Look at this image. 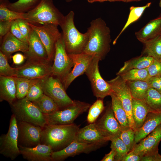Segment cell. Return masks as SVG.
<instances>
[{
  "label": "cell",
  "mask_w": 161,
  "mask_h": 161,
  "mask_svg": "<svg viewBox=\"0 0 161 161\" xmlns=\"http://www.w3.org/2000/svg\"><path fill=\"white\" fill-rule=\"evenodd\" d=\"M87 31L89 38L83 52L97 57L101 60L110 49V29L102 18H98L91 21Z\"/></svg>",
  "instance_id": "1"
},
{
  "label": "cell",
  "mask_w": 161,
  "mask_h": 161,
  "mask_svg": "<svg viewBox=\"0 0 161 161\" xmlns=\"http://www.w3.org/2000/svg\"><path fill=\"white\" fill-rule=\"evenodd\" d=\"M79 126L69 124H46L42 128L41 143L50 146L53 151L60 150L74 139Z\"/></svg>",
  "instance_id": "2"
},
{
  "label": "cell",
  "mask_w": 161,
  "mask_h": 161,
  "mask_svg": "<svg viewBox=\"0 0 161 161\" xmlns=\"http://www.w3.org/2000/svg\"><path fill=\"white\" fill-rule=\"evenodd\" d=\"M75 14L71 11L66 16L60 26L62 29V38L68 54H76L83 52L89 38L87 31L83 33L76 28L74 22Z\"/></svg>",
  "instance_id": "3"
},
{
  "label": "cell",
  "mask_w": 161,
  "mask_h": 161,
  "mask_svg": "<svg viewBox=\"0 0 161 161\" xmlns=\"http://www.w3.org/2000/svg\"><path fill=\"white\" fill-rule=\"evenodd\" d=\"M52 0H42L35 8L24 13V18L35 25L54 24L60 26L64 17Z\"/></svg>",
  "instance_id": "4"
},
{
  "label": "cell",
  "mask_w": 161,
  "mask_h": 161,
  "mask_svg": "<svg viewBox=\"0 0 161 161\" xmlns=\"http://www.w3.org/2000/svg\"><path fill=\"white\" fill-rule=\"evenodd\" d=\"M10 106L13 114L17 121L27 122L42 128L47 124L44 114L26 97L17 99Z\"/></svg>",
  "instance_id": "5"
},
{
  "label": "cell",
  "mask_w": 161,
  "mask_h": 161,
  "mask_svg": "<svg viewBox=\"0 0 161 161\" xmlns=\"http://www.w3.org/2000/svg\"><path fill=\"white\" fill-rule=\"evenodd\" d=\"M91 105L79 100H74L73 103L63 109H60L49 114H44L47 124H69L80 114L86 112Z\"/></svg>",
  "instance_id": "6"
},
{
  "label": "cell",
  "mask_w": 161,
  "mask_h": 161,
  "mask_svg": "<svg viewBox=\"0 0 161 161\" xmlns=\"http://www.w3.org/2000/svg\"><path fill=\"white\" fill-rule=\"evenodd\" d=\"M44 93L55 102L59 109L72 104V100L66 94L61 80L52 75L41 79Z\"/></svg>",
  "instance_id": "7"
},
{
  "label": "cell",
  "mask_w": 161,
  "mask_h": 161,
  "mask_svg": "<svg viewBox=\"0 0 161 161\" xmlns=\"http://www.w3.org/2000/svg\"><path fill=\"white\" fill-rule=\"evenodd\" d=\"M17 120L13 114L11 117L8 130L0 137V154L11 160L20 154L18 145V129Z\"/></svg>",
  "instance_id": "8"
},
{
  "label": "cell",
  "mask_w": 161,
  "mask_h": 161,
  "mask_svg": "<svg viewBox=\"0 0 161 161\" xmlns=\"http://www.w3.org/2000/svg\"><path fill=\"white\" fill-rule=\"evenodd\" d=\"M54 60L52 66V75L62 82L70 73L74 65L72 59L66 51L62 34L56 44Z\"/></svg>",
  "instance_id": "9"
},
{
  "label": "cell",
  "mask_w": 161,
  "mask_h": 161,
  "mask_svg": "<svg viewBox=\"0 0 161 161\" xmlns=\"http://www.w3.org/2000/svg\"><path fill=\"white\" fill-rule=\"evenodd\" d=\"M28 23L39 37L46 49L48 60L51 62L54 59L56 44L62 35L58 25L51 24L35 25Z\"/></svg>",
  "instance_id": "10"
},
{
  "label": "cell",
  "mask_w": 161,
  "mask_h": 161,
  "mask_svg": "<svg viewBox=\"0 0 161 161\" xmlns=\"http://www.w3.org/2000/svg\"><path fill=\"white\" fill-rule=\"evenodd\" d=\"M114 94L121 102L128 119L130 127L135 131L132 115V100L133 98L126 81L119 75L108 81Z\"/></svg>",
  "instance_id": "11"
},
{
  "label": "cell",
  "mask_w": 161,
  "mask_h": 161,
  "mask_svg": "<svg viewBox=\"0 0 161 161\" xmlns=\"http://www.w3.org/2000/svg\"><path fill=\"white\" fill-rule=\"evenodd\" d=\"M100 61L99 58L95 56L85 73L90 82L94 95L98 98L103 99L110 96L112 91L109 83L100 74L98 66Z\"/></svg>",
  "instance_id": "12"
},
{
  "label": "cell",
  "mask_w": 161,
  "mask_h": 161,
  "mask_svg": "<svg viewBox=\"0 0 161 161\" xmlns=\"http://www.w3.org/2000/svg\"><path fill=\"white\" fill-rule=\"evenodd\" d=\"M49 62L27 60L23 66L16 68L15 77L30 79H42L52 75Z\"/></svg>",
  "instance_id": "13"
},
{
  "label": "cell",
  "mask_w": 161,
  "mask_h": 161,
  "mask_svg": "<svg viewBox=\"0 0 161 161\" xmlns=\"http://www.w3.org/2000/svg\"><path fill=\"white\" fill-rule=\"evenodd\" d=\"M17 122L18 145L31 148L41 143L42 127L26 122Z\"/></svg>",
  "instance_id": "14"
},
{
  "label": "cell",
  "mask_w": 161,
  "mask_h": 161,
  "mask_svg": "<svg viewBox=\"0 0 161 161\" xmlns=\"http://www.w3.org/2000/svg\"><path fill=\"white\" fill-rule=\"evenodd\" d=\"M73 62V68L62 82L66 90L77 77L85 73L95 56L84 52L68 54Z\"/></svg>",
  "instance_id": "15"
},
{
  "label": "cell",
  "mask_w": 161,
  "mask_h": 161,
  "mask_svg": "<svg viewBox=\"0 0 161 161\" xmlns=\"http://www.w3.org/2000/svg\"><path fill=\"white\" fill-rule=\"evenodd\" d=\"M103 144L86 143L73 140L64 148L53 151L52 155V161H61L69 157H73L82 153H88L95 151Z\"/></svg>",
  "instance_id": "16"
},
{
  "label": "cell",
  "mask_w": 161,
  "mask_h": 161,
  "mask_svg": "<svg viewBox=\"0 0 161 161\" xmlns=\"http://www.w3.org/2000/svg\"><path fill=\"white\" fill-rule=\"evenodd\" d=\"M161 140V124L145 137L135 144L131 150L141 157L158 152Z\"/></svg>",
  "instance_id": "17"
},
{
  "label": "cell",
  "mask_w": 161,
  "mask_h": 161,
  "mask_svg": "<svg viewBox=\"0 0 161 161\" xmlns=\"http://www.w3.org/2000/svg\"><path fill=\"white\" fill-rule=\"evenodd\" d=\"M95 123L109 141L114 137H119L122 131L120 125L115 117L111 105Z\"/></svg>",
  "instance_id": "18"
},
{
  "label": "cell",
  "mask_w": 161,
  "mask_h": 161,
  "mask_svg": "<svg viewBox=\"0 0 161 161\" xmlns=\"http://www.w3.org/2000/svg\"><path fill=\"white\" fill-rule=\"evenodd\" d=\"M28 44V50L24 53L27 60L49 62L45 47L37 34L31 27Z\"/></svg>",
  "instance_id": "19"
},
{
  "label": "cell",
  "mask_w": 161,
  "mask_h": 161,
  "mask_svg": "<svg viewBox=\"0 0 161 161\" xmlns=\"http://www.w3.org/2000/svg\"><path fill=\"white\" fill-rule=\"evenodd\" d=\"M74 140L84 143L102 144L109 141L97 127L95 122L79 129Z\"/></svg>",
  "instance_id": "20"
},
{
  "label": "cell",
  "mask_w": 161,
  "mask_h": 161,
  "mask_svg": "<svg viewBox=\"0 0 161 161\" xmlns=\"http://www.w3.org/2000/svg\"><path fill=\"white\" fill-rule=\"evenodd\" d=\"M20 154L29 161H52V155L53 152L51 147L40 143L29 148L18 145Z\"/></svg>",
  "instance_id": "21"
},
{
  "label": "cell",
  "mask_w": 161,
  "mask_h": 161,
  "mask_svg": "<svg viewBox=\"0 0 161 161\" xmlns=\"http://www.w3.org/2000/svg\"><path fill=\"white\" fill-rule=\"evenodd\" d=\"M1 42L0 51L8 59L11 58L12 54L15 52L20 51L24 53L28 50V43L18 39L10 31L3 37Z\"/></svg>",
  "instance_id": "22"
},
{
  "label": "cell",
  "mask_w": 161,
  "mask_h": 161,
  "mask_svg": "<svg viewBox=\"0 0 161 161\" xmlns=\"http://www.w3.org/2000/svg\"><path fill=\"white\" fill-rule=\"evenodd\" d=\"M161 35V15L150 21L135 33L137 39L143 44Z\"/></svg>",
  "instance_id": "23"
},
{
  "label": "cell",
  "mask_w": 161,
  "mask_h": 161,
  "mask_svg": "<svg viewBox=\"0 0 161 161\" xmlns=\"http://www.w3.org/2000/svg\"><path fill=\"white\" fill-rule=\"evenodd\" d=\"M161 124V112L149 113L142 126L135 131V145Z\"/></svg>",
  "instance_id": "24"
},
{
  "label": "cell",
  "mask_w": 161,
  "mask_h": 161,
  "mask_svg": "<svg viewBox=\"0 0 161 161\" xmlns=\"http://www.w3.org/2000/svg\"><path fill=\"white\" fill-rule=\"evenodd\" d=\"M17 99L13 77L0 76V101H7L10 105Z\"/></svg>",
  "instance_id": "25"
},
{
  "label": "cell",
  "mask_w": 161,
  "mask_h": 161,
  "mask_svg": "<svg viewBox=\"0 0 161 161\" xmlns=\"http://www.w3.org/2000/svg\"><path fill=\"white\" fill-rule=\"evenodd\" d=\"M132 111L136 131L142 126L150 112L143 100L134 98L132 100Z\"/></svg>",
  "instance_id": "26"
},
{
  "label": "cell",
  "mask_w": 161,
  "mask_h": 161,
  "mask_svg": "<svg viewBox=\"0 0 161 161\" xmlns=\"http://www.w3.org/2000/svg\"><path fill=\"white\" fill-rule=\"evenodd\" d=\"M111 98V106L115 117L120 125L122 130L130 127L126 113L122 103L112 92L110 95Z\"/></svg>",
  "instance_id": "27"
},
{
  "label": "cell",
  "mask_w": 161,
  "mask_h": 161,
  "mask_svg": "<svg viewBox=\"0 0 161 161\" xmlns=\"http://www.w3.org/2000/svg\"><path fill=\"white\" fill-rule=\"evenodd\" d=\"M154 59L151 57L142 55L125 61L124 65L117 73L119 75L132 69H143L148 67Z\"/></svg>",
  "instance_id": "28"
},
{
  "label": "cell",
  "mask_w": 161,
  "mask_h": 161,
  "mask_svg": "<svg viewBox=\"0 0 161 161\" xmlns=\"http://www.w3.org/2000/svg\"><path fill=\"white\" fill-rule=\"evenodd\" d=\"M143 100L150 112H161V93L150 87Z\"/></svg>",
  "instance_id": "29"
},
{
  "label": "cell",
  "mask_w": 161,
  "mask_h": 161,
  "mask_svg": "<svg viewBox=\"0 0 161 161\" xmlns=\"http://www.w3.org/2000/svg\"><path fill=\"white\" fill-rule=\"evenodd\" d=\"M142 55L149 56L154 59L161 60V35L143 44Z\"/></svg>",
  "instance_id": "30"
},
{
  "label": "cell",
  "mask_w": 161,
  "mask_h": 161,
  "mask_svg": "<svg viewBox=\"0 0 161 161\" xmlns=\"http://www.w3.org/2000/svg\"><path fill=\"white\" fill-rule=\"evenodd\" d=\"M133 98L143 100L148 89L151 87L148 81H127Z\"/></svg>",
  "instance_id": "31"
},
{
  "label": "cell",
  "mask_w": 161,
  "mask_h": 161,
  "mask_svg": "<svg viewBox=\"0 0 161 161\" xmlns=\"http://www.w3.org/2000/svg\"><path fill=\"white\" fill-rule=\"evenodd\" d=\"M42 0H18L13 3L8 0L7 7L10 10L19 13H26L37 7Z\"/></svg>",
  "instance_id": "32"
},
{
  "label": "cell",
  "mask_w": 161,
  "mask_h": 161,
  "mask_svg": "<svg viewBox=\"0 0 161 161\" xmlns=\"http://www.w3.org/2000/svg\"><path fill=\"white\" fill-rule=\"evenodd\" d=\"M33 103L44 114H51L59 109L53 100L44 93Z\"/></svg>",
  "instance_id": "33"
},
{
  "label": "cell",
  "mask_w": 161,
  "mask_h": 161,
  "mask_svg": "<svg viewBox=\"0 0 161 161\" xmlns=\"http://www.w3.org/2000/svg\"><path fill=\"white\" fill-rule=\"evenodd\" d=\"M151 3V2H149L143 6H132L130 8L129 13L127 21L121 31L113 41V44H114L116 43L120 35L128 26L140 18L145 10L150 6Z\"/></svg>",
  "instance_id": "34"
},
{
  "label": "cell",
  "mask_w": 161,
  "mask_h": 161,
  "mask_svg": "<svg viewBox=\"0 0 161 161\" xmlns=\"http://www.w3.org/2000/svg\"><path fill=\"white\" fill-rule=\"evenodd\" d=\"M118 75L126 81H148L150 77L147 68L143 69H132Z\"/></svg>",
  "instance_id": "35"
},
{
  "label": "cell",
  "mask_w": 161,
  "mask_h": 161,
  "mask_svg": "<svg viewBox=\"0 0 161 161\" xmlns=\"http://www.w3.org/2000/svg\"><path fill=\"white\" fill-rule=\"evenodd\" d=\"M0 21H13L18 19H24V13L16 12L7 7L8 0H0Z\"/></svg>",
  "instance_id": "36"
},
{
  "label": "cell",
  "mask_w": 161,
  "mask_h": 161,
  "mask_svg": "<svg viewBox=\"0 0 161 161\" xmlns=\"http://www.w3.org/2000/svg\"><path fill=\"white\" fill-rule=\"evenodd\" d=\"M110 141L111 149L116 153L115 161H121L123 157L129 151V149L119 137L112 138Z\"/></svg>",
  "instance_id": "37"
},
{
  "label": "cell",
  "mask_w": 161,
  "mask_h": 161,
  "mask_svg": "<svg viewBox=\"0 0 161 161\" xmlns=\"http://www.w3.org/2000/svg\"><path fill=\"white\" fill-rule=\"evenodd\" d=\"M16 84V97L19 99L25 97L32 80L23 78L13 77Z\"/></svg>",
  "instance_id": "38"
},
{
  "label": "cell",
  "mask_w": 161,
  "mask_h": 161,
  "mask_svg": "<svg viewBox=\"0 0 161 161\" xmlns=\"http://www.w3.org/2000/svg\"><path fill=\"white\" fill-rule=\"evenodd\" d=\"M44 93L41 85V79H32L26 97L33 102Z\"/></svg>",
  "instance_id": "39"
},
{
  "label": "cell",
  "mask_w": 161,
  "mask_h": 161,
  "mask_svg": "<svg viewBox=\"0 0 161 161\" xmlns=\"http://www.w3.org/2000/svg\"><path fill=\"white\" fill-rule=\"evenodd\" d=\"M105 108L102 99H97L89 108L87 121L89 124L95 122Z\"/></svg>",
  "instance_id": "40"
},
{
  "label": "cell",
  "mask_w": 161,
  "mask_h": 161,
  "mask_svg": "<svg viewBox=\"0 0 161 161\" xmlns=\"http://www.w3.org/2000/svg\"><path fill=\"white\" fill-rule=\"evenodd\" d=\"M8 59L1 51H0V76L14 77L16 76V68L11 67Z\"/></svg>",
  "instance_id": "41"
},
{
  "label": "cell",
  "mask_w": 161,
  "mask_h": 161,
  "mask_svg": "<svg viewBox=\"0 0 161 161\" xmlns=\"http://www.w3.org/2000/svg\"><path fill=\"white\" fill-rule=\"evenodd\" d=\"M135 131L131 128L122 131L119 137L127 146L129 151L134 145Z\"/></svg>",
  "instance_id": "42"
},
{
  "label": "cell",
  "mask_w": 161,
  "mask_h": 161,
  "mask_svg": "<svg viewBox=\"0 0 161 161\" xmlns=\"http://www.w3.org/2000/svg\"><path fill=\"white\" fill-rule=\"evenodd\" d=\"M147 69L150 77L161 76V60L154 59Z\"/></svg>",
  "instance_id": "43"
},
{
  "label": "cell",
  "mask_w": 161,
  "mask_h": 161,
  "mask_svg": "<svg viewBox=\"0 0 161 161\" xmlns=\"http://www.w3.org/2000/svg\"><path fill=\"white\" fill-rule=\"evenodd\" d=\"M16 20L21 34L28 42L31 30V27L28 22L23 19H18Z\"/></svg>",
  "instance_id": "44"
},
{
  "label": "cell",
  "mask_w": 161,
  "mask_h": 161,
  "mask_svg": "<svg viewBox=\"0 0 161 161\" xmlns=\"http://www.w3.org/2000/svg\"><path fill=\"white\" fill-rule=\"evenodd\" d=\"M10 31L18 39L28 43L27 40L21 34L16 19L12 21Z\"/></svg>",
  "instance_id": "45"
},
{
  "label": "cell",
  "mask_w": 161,
  "mask_h": 161,
  "mask_svg": "<svg viewBox=\"0 0 161 161\" xmlns=\"http://www.w3.org/2000/svg\"><path fill=\"white\" fill-rule=\"evenodd\" d=\"M12 21H0V41L3 37L10 31Z\"/></svg>",
  "instance_id": "46"
},
{
  "label": "cell",
  "mask_w": 161,
  "mask_h": 161,
  "mask_svg": "<svg viewBox=\"0 0 161 161\" xmlns=\"http://www.w3.org/2000/svg\"><path fill=\"white\" fill-rule=\"evenodd\" d=\"M148 81L151 87H152L161 93V76L151 77Z\"/></svg>",
  "instance_id": "47"
},
{
  "label": "cell",
  "mask_w": 161,
  "mask_h": 161,
  "mask_svg": "<svg viewBox=\"0 0 161 161\" xmlns=\"http://www.w3.org/2000/svg\"><path fill=\"white\" fill-rule=\"evenodd\" d=\"M141 157L132 150L126 154L121 161H141Z\"/></svg>",
  "instance_id": "48"
},
{
  "label": "cell",
  "mask_w": 161,
  "mask_h": 161,
  "mask_svg": "<svg viewBox=\"0 0 161 161\" xmlns=\"http://www.w3.org/2000/svg\"><path fill=\"white\" fill-rule=\"evenodd\" d=\"M141 161H161V155L158 152L141 157Z\"/></svg>",
  "instance_id": "49"
},
{
  "label": "cell",
  "mask_w": 161,
  "mask_h": 161,
  "mask_svg": "<svg viewBox=\"0 0 161 161\" xmlns=\"http://www.w3.org/2000/svg\"><path fill=\"white\" fill-rule=\"evenodd\" d=\"M11 58L13 63L16 65H18L22 63L26 58L24 55L21 53H17L12 56Z\"/></svg>",
  "instance_id": "50"
},
{
  "label": "cell",
  "mask_w": 161,
  "mask_h": 161,
  "mask_svg": "<svg viewBox=\"0 0 161 161\" xmlns=\"http://www.w3.org/2000/svg\"><path fill=\"white\" fill-rule=\"evenodd\" d=\"M116 155L115 151L111 149V151L108 154H106L101 160V161H115V157Z\"/></svg>",
  "instance_id": "51"
},
{
  "label": "cell",
  "mask_w": 161,
  "mask_h": 161,
  "mask_svg": "<svg viewBox=\"0 0 161 161\" xmlns=\"http://www.w3.org/2000/svg\"><path fill=\"white\" fill-rule=\"evenodd\" d=\"M142 0H110V2L122 1L123 2H128L134 1H138Z\"/></svg>",
  "instance_id": "52"
},
{
  "label": "cell",
  "mask_w": 161,
  "mask_h": 161,
  "mask_svg": "<svg viewBox=\"0 0 161 161\" xmlns=\"http://www.w3.org/2000/svg\"><path fill=\"white\" fill-rule=\"evenodd\" d=\"M110 0H87L89 3H93L95 2H103L105 1H109Z\"/></svg>",
  "instance_id": "53"
},
{
  "label": "cell",
  "mask_w": 161,
  "mask_h": 161,
  "mask_svg": "<svg viewBox=\"0 0 161 161\" xmlns=\"http://www.w3.org/2000/svg\"><path fill=\"white\" fill-rule=\"evenodd\" d=\"M159 6L161 8V0H160L159 2Z\"/></svg>",
  "instance_id": "54"
},
{
  "label": "cell",
  "mask_w": 161,
  "mask_h": 161,
  "mask_svg": "<svg viewBox=\"0 0 161 161\" xmlns=\"http://www.w3.org/2000/svg\"><path fill=\"white\" fill-rule=\"evenodd\" d=\"M65 1L67 2H69L72 1L73 0H65Z\"/></svg>",
  "instance_id": "55"
}]
</instances>
